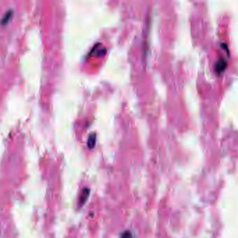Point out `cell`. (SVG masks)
Listing matches in <instances>:
<instances>
[{
    "label": "cell",
    "instance_id": "277c9868",
    "mask_svg": "<svg viewBox=\"0 0 238 238\" xmlns=\"http://www.w3.org/2000/svg\"><path fill=\"white\" fill-rule=\"evenodd\" d=\"M120 238H132V234L130 232H129V231H125L121 235Z\"/></svg>",
    "mask_w": 238,
    "mask_h": 238
},
{
    "label": "cell",
    "instance_id": "7a4b0ae2",
    "mask_svg": "<svg viewBox=\"0 0 238 238\" xmlns=\"http://www.w3.org/2000/svg\"><path fill=\"white\" fill-rule=\"evenodd\" d=\"M12 16H13V11L12 10H8V11L6 13L3 18H2L1 22H0V24H1V25H6V24L9 22L10 19L12 18Z\"/></svg>",
    "mask_w": 238,
    "mask_h": 238
},
{
    "label": "cell",
    "instance_id": "6da1fadb",
    "mask_svg": "<svg viewBox=\"0 0 238 238\" xmlns=\"http://www.w3.org/2000/svg\"><path fill=\"white\" fill-rule=\"evenodd\" d=\"M89 189H87V188H85L82 190L81 192V195H80L79 198V204L82 205L85 203V201H86V199L88 198V195H89Z\"/></svg>",
    "mask_w": 238,
    "mask_h": 238
},
{
    "label": "cell",
    "instance_id": "3957f363",
    "mask_svg": "<svg viewBox=\"0 0 238 238\" xmlns=\"http://www.w3.org/2000/svg\"><path fill=\"white\" fill-rule=\"evenodd\" d=\"M96 134H92V135H91L89 136V137H88V142H87L88 147L89 148H94L95 145H96Z\"/></svg>",
    "mask_w": 238,
    "mask_h": 238
}]
</instances>
